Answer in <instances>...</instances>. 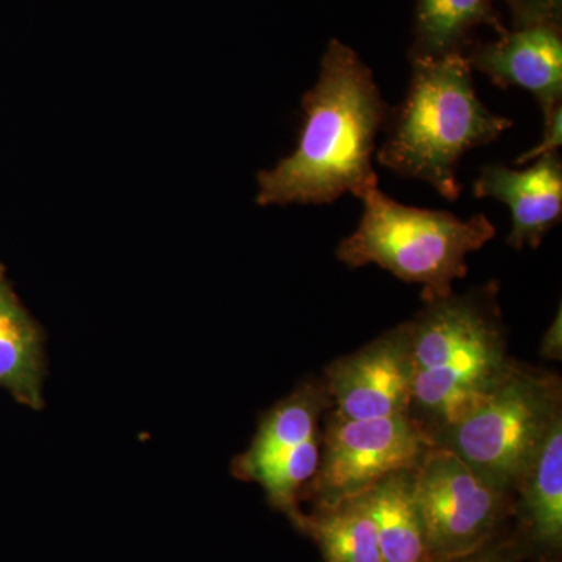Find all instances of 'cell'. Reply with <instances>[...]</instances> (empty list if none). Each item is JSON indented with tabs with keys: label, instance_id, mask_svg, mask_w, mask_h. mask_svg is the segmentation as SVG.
<instances>
[{
	"label": "cell",
	"instance_id": "13",
	"mask_svg": "<svg viewBox=\"0 0 562 562\" xmlns=\"http://www.w3.org/2000/svg\"><path fill=\"white\" fill-rule=\"evenodd\" d=\"M46 336L38 322L22 305L0 265V387L20 405L44 408L47 375Z\"/></svg>",
	"mask_w": 562,
	"mask_h": 562
},
{
	"label": "cell",
	"instance_id": "10",
	"mask_svg": "<svg viewBox=\"0 0 562 562\" xmlns=\"http://www.w3.org/2000/svg\"><path fill=\"white\" fill-rule=\"evenodd\" d=\"M476 199H495L512 210L509 247L538 249L562 216V161L560 154L543 155L527 169L498 162L484 166L473 183Z\"/></svg>",
	"mask_w": 562,
	"mask_h": 562
},
{
	"label": "cell",
	"instance_id": "14",
	"mask_svg": "<svg viewBox=\"0 0 562 562\" xmlns=\"http://www.w3.org/2000/svg\"><path fill=\"white\" fill-rule=\"evenodd\" d=\"M414 471L391 473L361 495L375 525L383 562H425L424 525L414 498Z\"/></svg>",
	"mask_w": 562,
	"mask_h": 562
},
{
	"label": "cell",
	"instance_id": "9",
	"mask_svg": "<svg viewBox=\"0 0 562 562\" xmlns=\"http://www.w3.org/2000/svg\"><path fill=\"white\" fill-rule=\"evenodd\" d=\"M333 414L342 419H379L409 414L414 362L409 324L392 330L325 371Z\"/></svg>",
	"mask_w": 562,
	"mask_h": 562
},
{
	"label": "cell",
	"instance_id": "11",
	"mask_svg": "<svg viewBox=\"0 0 562 562\" xmlns=\"http://www.w3.org/2000/svg\"><path fill=\"white\" fill-rule=\"evenodd\" d=\"M514 536L524 557L561 562L562 554V414L553 420L535 460L514 487Z\"/></svg>",
	"mask_w": 562,
	"mask_h": 562
},
{
	"label": "cell",
	"instance_id": "1",
	"mask_svg": "<svg viewBox=\"0 0 562 562\" xmlns=\"http://www.w3.org/2000/svg\"><path fill=\"white\" fill-rule=\"evenodd\" d=\"M302 106L294 151L258 173V205H327L379 187L373 154L390 109L357 52L330 41Z\"/></svg>",
	"mask_w": 562,
	"mask_h": 562
},
{
	"label": "cell",
	"instance_id": "4",
	"mask_svg": "<svg viewBox=\"0 0 562 562\" xmlns=\"http://www.w3.org/2000/svg\"><path fill=\"white\" fill-rule=\"evenodd\" d=\"M357 231L339 243L336 257L351 269L376 265L397 279L424 286V301L447 297L468 276V255L495 236L484 214L462 221L452 213L416 209L372 188L361 198Z\"/></svg>",
	"mask_w": 562,
	"mask_h": 562
},
{
	"label": "cell",
	"instance_id": "7",
	"mask_svg": "<svg viewBox=\"0 0 562 562\" xmlns=\"http://www.w3.org/2000/svg\"><path fill=\"white\" fill-rule=\"evenodd\" d=\"M432 446L431 436L409 414L358 420L330 414L319 468L303 498L314 508H335L361 497L391 473L414 471Z\"/></svg>",
	"mask_w": 562,
	"mask_h": 562
},
{
	"label": "cell",
	"instance_id": "17",
	"mask_svg": "<svg viewBox=\"0 0 562 562\" xmlns=\"http://www.w3.org/2000/svg\"><path fill=\"white\" fill-rule=\"evenodd\" d=\"M522 558H525L522 550L514 536L513 538L498 536L475 552L441 562H519Z\"/></svg>",
	"mask_w": 562,
	"mask_h": 562
},
{
	"label": "cell",
	"instance_id": "2",
	"mask_svg": "<svg viewBox=\"0 0 562 562\" xmlns=\"http://www.w3.org/2000/svg\"><path fill=\"white\" fill-rule=\"evenodd\" d=\"M497 295L495 281L464 294L452 292L425 301L408 322L414 362L409 416L432 441L512 369Z\"/></svg>",
	"mask_w": 562,
	"mask_h": 562
},
{
	"label": "cell",
	"instance_id": "8",
	"mask_svg": "<svg viewBox=\"0 0 562 562\" xmlns=\"http://www.w3.org/2000/svg\"><path fill=\"white\" fill-rule=\"evenodd\" d=\"M330 408L324 384L302 383L261 417L249 449L232 462L233 476L260 484L268 502L292 524L319 468V419Z\"/></svg>",
	"mask_w": 562,
	"mask_h": 562
},
{
	"label": "cell",
	"instance_id": "19",
	"mask_svg": "<svg viewBox=\"0 0 562 562\" xmlns=\"http://www.w3.org/2000/svg\"><path fill=\"white\" fill-rule=\"evenodd\" d=\"M541 355L547 360L561 361L562 360V313L561 306L558 308L557 316L549 330L543 333L541 344Z\"/></svg>",
	"mask_w": 562,
	"mask_h": 562
},
{
	"label": "cell",
	"instance_id": "15",
	"mask_svg": "<svg viewBox=\"0 0 562 562\" xmlns=\"http://www.w3.org/2000/svg\"><path fill=\"white\" fill-rule=\"evenodd\" d=\"M294 525L316 541L325 562H383L375 525L361 497L302 513Z\"/></svg>",
	"mask_w": 562,
	"mask_h": 562
},
{
	"label": "cell",
	"instance_id": "5",
	"mask_svg": "<svg viewBox=\"0 0 562 562\" xmlns=\"http://www.w3.org/2000/svg\"><path fill=\"white\" fill-rule=\"evenodd\" d=\"M561 401L560 376L513 362L505 379L435 442L513 497L550 425L561 416Z\"/></svg>",
	"mask_w": 562,
	"mask_h": 562
},
{
	"label": "cell",
	"instance_id": "12",
	"mask_svg": "<svg viewBox=\"0 0 562 562\" xmlns=\"http://www.w3.org/2000/svg\"><path fill=\"white\" fill-rule=\"evenodd\" d=\"M471 68L486 74L497 87L531 92L549 114L562 102V41L554 25H528L506 33L468 57Z\"/></svg>",
	"mask_w": 562,
	"mask_h": 562
},
{
	"label": "cell",
	"instance_id": "18",
	"mask_svg": "<svg viewBox=\"0 0 562 562\" xmlns=\"http://www.w3.org/2000/svg\"><path fill=\"white\" fill-rule=\"evenodd\" d=\"M546 122V132L541 143L536 144L532 149L525 151L519 158H516V165H527V162L539 160L547 154H553L561 149L562 144V106L558 105L557 109L550 111L549 114L543 116Z\"/></svg>",
	"mask_w": 562,
	"mask_h": 562
},
{
	"label": "cell",
	"instance_id": "16",
	"mask_svg": "<svg viewBox=\"0 0 562 562\" xmlns=\"http://www.w3.org/2000/svg\"><path fill=\"white\" fill-rule=\"evenodd\" d=\"M490 18V0H419V49L414 58L442 57L457 49L465 29Z\"/></svg>",
	"mask_w": 562,
	"mask_h": 562
},
{
	"label": "cell",
	"instance_id": "3",
	"mask_svg": "<svg viewBox=\"0 0 562 562\" xmlns=\"http://www.w3.org/2000/svg\"><path fill=\"white\" fill-rule=\"evenodd\" d=\"M512 125L509 117L492 113L480 101L471 65L461 52L413 58L408 91L390 111L376 161L405 179L425 181L454 202L462 191V155L494 143Z\"/></svg>",
	"mask_w": 562,
	"mask_h": 562
},
{
	"label": "cell",
	"instance_id": "6",
	"mask_svg": "<svg viewBox=\"0 0 562 562\" xmlns=\"http://www.w3.org/2000/svg\"><path fill=\"white\" fill-rule=\"evenodd\" d=\"M414 498L425 536V562L482 549L501 536L513 497L495 490L447 447L432 446L414 471Z\"/></svg>",
	"mask_w": 562,
	"mask_h": 562
}]
</instances>
